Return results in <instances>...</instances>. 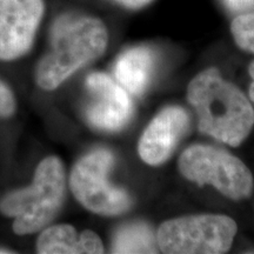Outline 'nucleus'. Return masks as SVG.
Instances as JSON below:
<instances>
[{
  "mask_svg": "<svg viewBox=\"0 0 254 254\" xmlns=\"http://www.w3.org/2000/svg\"><path fill=\"white\" fill-rule=\"evenodd\" d=\"M88 100L85 119L88 125L105 132L122 129L133 114V104L122 85L105 73H91L86 78Z\"/></svg>",
  "mask_w": 254,
  "mask_h": 254,
  "instance_id": "6e6552de",
  "label": "nucleus"
},
{
  "mask_svg": "<svg viewBox=\"0 0 254 254\" xmlns=\"http://www.w3.org/2000/svg\"><path fill=\"white\" fill-rule=\"evenodd\" d=\"M17 111V100L7 85L0 80V118H9Z\"/></svg>",
  "mask_w": 254,
  "mask_h": 254,
  "instance_id": "4468645a",
  "label": "nucleus"
},
{
  "mask_svg": "<svg viewBox=\"0 0 254 254\" xmlns=\"http://www.w3.org/2000/svg\"><path fill=\"white\" fill-rule=\"evenodd\" d=\"M8 254V253H14L13 251L8 250V249H0V254Z\"/></svg>",
  "mask_w": 254,
  "mask_h": 254,
  "instance_id": "a211bd4d",
  "label": "nucleus"
},
{
  "mask_svg": "<svg viewBox=\"0 0 254 254\" xmlns=\"http://www.w3.org/2000/svg\"><path fill=\"white\" fill-rule=\"evenodd\" d=\"M224 1L233 12H246L254 8V0H224Z\"/></svg>",
  "mask_w": 254,
  "mask_h": 254,
  "instance_id": "2eb2a0df",
  "label": "nucleus"
},
{
  "mask_svg": "<svg viewBox=\"0 0 254 254\" xmlns=\"http://www.w3.org/2000/svg\"><path fill=\"white\" fill-rule=\"evenodd\" d=\"M179 170L190 182L214 186L230 199H246L252 193L253 177L246 165L213 146H190L179 158Z\"/></svg>",
  "mask_w": 254,
  "mask_h": 254,
  "instance_id": "423d86ee",
  "label": "nucleus"
},
{
  "mask_svg": "<svg viewBox=\"0 0 254 254\" xmlns=\"http://www.w3.org/2000/svg\"><path fill=\"white\" fill-rule=\"evenodd\" d=\"M237 230L236 221L226 215L177 218L159 227L157 245L168 254H220L231 249Z\"/></svg>",
  "mask_w": 254,
  "mask_h": 254,
  "instance_id": "20e7f679",
  "label": "nucleus"
},
{
  "mask_svg": "<svg viewBox=\"0 0 254 254\" xmlns=\"http://www.w3.org/2000/svg\"><path fill=\"white\" fill-rule=\"evenodd\" d=\"M109 33L100 19L80 13H64L53 21L50 50L38 63L36 81L53 91L72 74L104 55Z\"/></svg>",
  "mask_w": 254,
  "mask_h": 254,
  "instance_id": "f257e3e1",
  "label": "nucleus"
},
{
  "mask_svg": "<svg viewBox=\"0 0 254 254\" xmlns=\"http://www.w3.org/2000/svg\"><path fill=\"white\" fill-rule=\"evenodd\" d=\"M45 13L44 0H0V60L27 55Z\"/></svg>",
  "mask_w": 254,
  "mask_h": 254,
  "instance_id": "0eeeda50",
  "label": "nucleus"
},
{
  "mask_svg": "<svg viewBox=\"0 0 254 254\" xmlns=\"http://www.w3.org/2000/svg\"><path fill=\"white\" fill-rule=\"evenodd\" d=\"M37 252L40 254L104 253L101 239L93 231L78 233L71 225H55L40 233L37 240Z\"/></svg>",
  "mask_w": 254,
  "mask_h": 254,
  "instance_id": "9d476101",
  "label": "nucleus"
},
{
  "mask_svg": "<svg viewBox=\"0 0 254 254\" xmlns=\"http://www.w3.org/2000/svg\"><path fill=\"white\" fill-rule=\"evenodd\" d=\"M157 239L145 222H132L120 227L112 243L113 253H157Z\"/></svg>",
  "mask_w": 254,
  "mask_h": 254,
  "instance_id": "f8f14e48",
  "label": "nucleus"
},
{
  "mask_svg": "<svg viewBox=\"0 0 254 254\" xmlns=\"http://www.w3.org/2000/svg\"><path fill=\"white\" fill-rule=\"evenodd\" d=\"M114 157L106 148L85 154L75 163L69 176L73 195L88 211L113 217L125 213L132 207V198L126 190L114 187L109 182Z\"/></svg>",
  "mask_w": 254,
  "mask_h": 254,
  "instance_id": "39448f33",
  "label": "nucleus"
},
{
  "mask_svg": "<svg viewBox=\"0 0 254 254\" xmlns=\"http://www.w3.org/2000/svg\"><path fill=\"white\" fill-rule=\"evenodd\" d=\"M155 65L153 51L136 46L123 52L114 66L117 80L129 93L140 95L150 84Z\"/></svg>",
  "mask_w": 254,
  "mask_h": 254,
  "instance_id": "9b49d317",
  "label": "nucleus"
},
{
  "mask_svg": "<svg viewBox=\"0 0 254 254\" xmlns=\"http://www.w3.org/2000/svg\"><path fill=\"white\" fill-rule=\"evenodd\" d=\"M189 114L179 106H170L159 112L139 140V155L152 166L165 163L176 150L189 128Z\"/></svg>",
  "mask_w": 254,
  "mask_h": 254,
  "instance_id": "1a4fd4ad",
  "label": "nucleus"
},
{
  "mask_svg": "<svg viewBox=\"0 0 254 254\" xmlns=\"http://www.w3.org/2000/svg\"><path fill=\"white\" fill-rule=\"evenodd\" d=\"M250 74L251 77L253 78V82L251 84V87H250V97L254 103V62L250 65Z\"/></svg>",
  "mask_w": 254,
  "mask_h": 254,
  "instance_id": "f3484780",
  "label": "nucleus"
},
{
  "mask_svg": "<svg viewBox=\"0 0 254 254\" xmlns=\"http://www.w3.org/2000/svg\"><path fill=\"white\" fill-rule=\"evenodd\" d=\"M66 196L65 168L59 158L41 160L30 186L8 192L0 200V212L13 218L12 230L18 236L39 232L55 220Z\"/></svg>",
  "mask_w": 254,
  "mask_h": 254,
  "instance_id": "7ed1b4c3",
  "label": "nucleus"
},
{
  "mask_svg": "<svg viewBox=\"0 0 254 254\" xmlns=\"http://www.w3.org/2000/svg\"><path fill=\"white\" fill-rule=\"evenodd\" d=\"M187 98L205 134L231 146L240 145L250 134L254 125L252 105L239 88L222 79L218 69H205L193 78Z\"/></svg>",
  "mask_w": 254,
  "mask_h": 254,
  "instance_id": "f03ea898",
  "label": "nucleus"
},
{
  "mask_svg": "<svg viewBox=\"0 0 254 254\" xmlns=\"http://www.w3.org/2000/svg\"><path fill=\"white\" fill-rule=\"evenodd\" d=\"M113 1L118 2L124 7L131 8V9H139L145 7L146 5L151 4L153 0H113Z\"/></svg>",
  "mask_w": 254,
  "mask_h": 254,
  "instance_id": "dca6fc26",
  "label": "nucleus"
},
{
  "mask_svg": "<svg viewBox=\"0 0 254 254\" xmlns=\"http://www.w3.org/2000/svg\"><path fill=\"white\" fill-rule=\"evenodd\" d=\"M231 32L241 50L254 53V12L238 15L232 21Z\"/></svg>",
  "mask_w": 254,
  "mask_h": 254,
  "instance_id": "ddd939ff",
  "label": "nucleus"
}]
</instances>
